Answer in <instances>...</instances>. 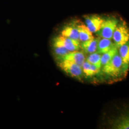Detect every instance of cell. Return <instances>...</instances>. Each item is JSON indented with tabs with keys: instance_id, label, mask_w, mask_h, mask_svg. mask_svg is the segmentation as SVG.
Segmentation results:
<instances>
[{
	"instance_id": "17",
	"label": "cell",
	"mask_w": 129,
	"mask_h": 129,
	"mask_svg": "<svg viewBox=\"0 0 129 129\" xmlns=\"http://www.w3.org/2000/svg\"><path fill=\"white\" fill-rule=\"evenodd\" d=\"M54 51L55 55L58 56V57L63 56L70 52V51L63 46H54Z\"/></svg>"
},
{
	"instance_id": "9",
	"label": "cell",
	"mask_w": 129,
	"mask_h": 129,
	"mask_svg": "<svg viewBox=\"0 0 129 129\" xmlns=\"http://www.w3.org/2000/svg\"><path fill=\"white\" fill-rule=\"evenodd\" d=\"M62 36L69 37L74 40H79V33L77 24H72L65 27L62 30Z\"/></svg>"
},
{
	"instance_id": "12",
	"label": "cell",
	"mask_w": 129,
	"mask_h": 129,
	"mask_svg": "<svg viewBox=\"0 0 129 129\" xmlns=\"http://www.w3.org/2000/svg\"><path fill=\"white\" fill-rule=\"evenodd\" d=\"M79 33V40L81 42L86 41L94 38L92 33L90 31L86 25L82 23L77 24Z\"/></svg>"
},
{
	"instance_id": "16",
	"label": "cell",
	"mask_w": 129,
	"mask_h": 129,
	"mask_svg": "<svg viewBox=\"0 0 129 129\" xmlns=\"http://www.w3.org/2000/svg\"><path fill=\"white\" fill-rule=\"evenodd\" d=\"M102 55L98 52H94L88 56L86 60L91 64L96 66L97 68L101 69L102 67L101 64Z\"/></svg>"
},
{
	"instance_id": "11",
	"label": "cell",
	"mask_w": 129,
	"mask_h": 129,
	"mask_svg": "<svg viewBox=\"0 0 129 129\" xmlns=\"http://www.w3.org/2000/svg\"><path fill=\"white\" fill-rule=\"evenodd\" d=\"M114 43L111 41V39L105 38H102L99 39L98 44L97 52L101 54L105 53L109 51L113 47L115 46Z\"/></svg>"
},
{
	"instance_id": "13",
	"label": "cell",
	"mask_w": 129,
	"mask_h": 129,
	"mask_svg": "<svg viewBox=\"0 0 129 129\" xmlns=\"http://www.w3.org/2000/svg\"><path fill=\"white\" fill-rule=\"evenodd\" d=\"M113 128L129 129V114L121 115L113 123Z\"/></svg>"
},
{
	"instance_id": "3",
	"label": "cell",
	"mask_w": 129,
	"mask_h": 129,
	"mask_svg": "<svg viewBox=\"0 0 129 129\" xmlns=\"http://www.w3.org/2000/svg\"><path fill=\"white\" fill-rule=\"evenodd\" d=\"M122 70V63L119 53H117L109 62L103 66L102 71L111 76H117Z\"/></svg>"
},
{
	"instance_id": "14",
	"label": "cell",
	"mask_w": 129,
	"mask_h": 129,
	"mask_svg": "<svg viewBox=\"0 0 129 129\" xmlns=\"http://www.w3.org/2000/svg\"><path fill=\"white\" fill-rule=\"evenodd\" d=\"M82 69L83 73L87 76H92L97 73L100 70L96 66L90 64L87 60L84 62Z\"/></svg>"
},
{
	"instance_id": "2",
	"label": "cell",
	"mask_w": 129,
	"mask_h": 129,
	"mask_svg": "<svg viewBox=\"0 0 129 129\" xmlns=\"http://www.w3.org/2000/svg\"><path fill=\"white\" fill-rule=\"evenodd\" d=\"M112 39L115 46H120L129 42V28L124 23L118 24L113 33Z\"/></svg>"
},
{
	"instance_id": "1",
	"label": "cell",
	"mask_w": 129,
	"mask_h": 129,
	"mask_svg": "<svg viewBox=\"0 0 129 129\" xmlns=\"http://www.w3.org/2000/svg\"><path fill=\"white\" fill-rule=\"evenodd\" d=\"M118 24V20L115 17H109L104 19L100 30L97 32L101 38L112 39L113 33Z\"/></svg>"
},
{
	"instance_id": "7",
	"label": "cell",
	"mask_w": 129,
	"mask_h": 129,
	"mask_svg": "<svg viewBox=\"0 0 129 129\" xmlns=\"http://www.w3.org/2000/svg\"><path fill=\"white\" fill-rule=\"evenodd\" d=\"M58 58L60 60H68L72 62L81 67L84 62L86 61V57L84 53L78 50L70 52L67 55Z\"/></svg>"
},
{
	"instance_id": "10",
	"label": "cell",
	"mask_w": 129,
	"mask_h": 129,
	"mask_svg": "<svg viewBox=\"0 0 129 129\" xmlns=\"http://www.w3.org/2000/svg\"><path fill=\"white\" fill-rule=\"evenodd\" d=\"M99 39V38H93V39L86 41L82 42V44L80 45V47L82 48L83 51H85L86 53L91 54L96 52L97 50Z\"/></svg>"
},
{
	"instance_id": "6",
	"label": "cell",
	"mask_w": 129,
	"mask_h": 129,
	"mask_svg": "<svg viewBox=\"0 0 129 129\" xmlns=\"http://www.w3.org/2000/svg\"><path fill=\"white\" fill-rule=\"evenodd\" d=\"M86 26L93 33L98 32L101 27L104 19L98 15H86L84 17Z\"/></svg>"
},
{
	"instance_id": "8",
	"label": "cell",
	"mask_w": 129,
	"mask_h": 129,
	"mask_svg": "<svg viewBox=\"0 0 129 129\" xmlns=\"http://www.w3.org/2000/svg\"><path fill=\"white\" fill-rule=\"evenodd\" d=\"M119 54L122 63V71L125 73L129 67V42L119 48Z\"/></svg>"
},
{
	"instance_id": "4",
	"label": "cell",
	"mask_w": 129,
	"mask_h": 129,
	"mask_svg": "<svg viewBox=\"0 0 129 129\" xmlns=\"http://www.w3.org/2000/svg\"><path fill=\"white\" fill-rule=\"evenodd\" d=\"M59 62V66L64 72L70 76L80 78L83 74L82 67L68 60H61Z\"/></svg>"
},
{
	"instance_id": "15",
	"label": "cell",
	"mask_w": 129,
	"mask_h": 129,
	"mask_svg": "<svg viewBox=\"0 0 129 129\" xmlns=\"http://www.w3.org/2000/svg\"><path fill=\"white\" fill-rule=\"evenodd\" d=\"M118 53V48L115 46L109 51L102 55L101 64H102V66H103L104 65L107 64L108 62H109L114 57V56Z\"/></svg>"
},
{
	"instance_id": "5",
	"label": "cell",
	"mask_w": 129,
	"mask_h": 129,
	"mask_svg": "<svg viewBox=\"0 0 129 129\" xmlns=\"http://www.w3.org/2000/svg\"><path fill=\"white\" fill-rule=\"evenodd\" d=\"M63 46L70 52L78 51L80 47V41L74 40L62 35L56 37L53 41V46Z\"/></svg>"
}]
</instances>
